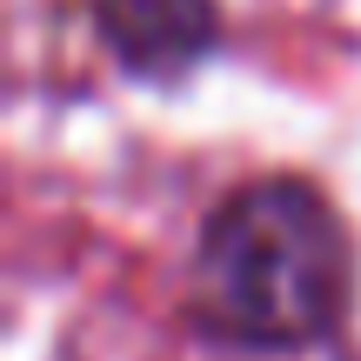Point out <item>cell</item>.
Wrapping results in <instances>:
<instances>
[{"instance_id": "1", "label": "cell", "mask_w": 361, "mask_h": 361, "mask_svg": "<svg viewBox=\"0 0 361 361\" xmlns=\"http://www.w3.org/2000/svg\"><path fill=\"white\" fill-rule=\"evenodd\" d=\"M348 301V241L301 180L241 188L201 234V308L221 335L301 348Z\"/></svg>"}]
</instances>
